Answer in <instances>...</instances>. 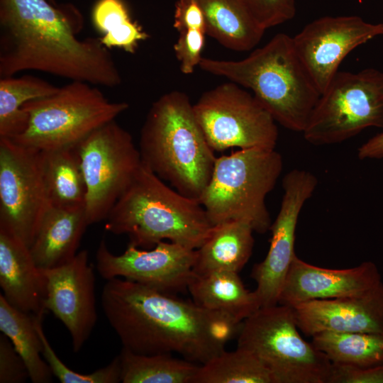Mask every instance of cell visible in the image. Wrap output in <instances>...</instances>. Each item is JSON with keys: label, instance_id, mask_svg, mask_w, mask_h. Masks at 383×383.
I'll use <instances>...</instances> for the list:
<instances>
[{"label": "cell", "instance_id": "1", "mask_svg": "<svg viewBox=\"0 0 383 383\" xmlns=\"http://www.w3.org/2000/svg\"><path fill=\"white\" fill-rule=\"evenodd\" d=\"M84 26L72 4L0 0V77L36 70L71 81L116 87L121 82L99 38L79 39Z\"/></svg>", "mask_w": 383, "mask_h": 383}, {"label": "cell", "instance_id": "2", "mask_svg": "<svg viewBox=\"0 0 383 383\" xmlns=\"http://www.w3.org/2000/svg\"><path fill=\"white\" fill-rule=\"evenodd\" d=\"M101 305L123 348L143 355L174 353L201 365L225 350L243 323L119 277L104 284Z\"/></svg>", "mask_w": 383, "mask_h": 383}, {"label": "cell", "instance_id": "3", "mask_svg": "<svg viewBox=\"0 0 383 383\" xmlns=\"http://www.w3.org/2000/svg\"><path fill=\"white\" fill-rule=\"evenodd\" d=\"M199 67L251 89L275 121L293 131L303 133L321 96L292 37L285 33L275 35L243 60L203 57Z\"/></svg>", "mask_w": 383, "mask_h": 383}, {"label": "cell", "instance_id": "4", "mask_svg": "<svg viewBox=\"0 0 383 383\" xmlns=\"http://www.w3.org/2000/svg\"><path fill=\"white\" fill-rule=\"evenodd\" d=\"M142 162L183 195L199 200L216 157L182 91L166 93L151 106L140 131Z\"/></svg>", "mask_w": 383, "mask_h": 383}, {"label": "cell", "instance_id": "5", "mask_svg": "<svg viewBox=\"0 0 383 383\" xmlns=\"http://www.w3.org/2000/svg\"><path fill=\"white\" fill-rule=\"evenodd\" d=\"M213 227L199 200L167 185L143 162L105 224L106 231L126 235L130 244L145 249L165 240L197 249Z\"/></svg>", "mask_w": 383, "mask_h": 383}, {"label": "cell", "instance_id": "6", "mask_svg": "<svg viewBox=\"0 0 383 383\" xmlns=\"http://www.w3.org/2000/svg\"><path fill=\"white\" fill-rule=\"evenodd\" d=\"M282 168V157L274 149H239L216 157L199 200L211 224L239 221L258 233L270 231L272 221L265 199Z\"/></svg>", "mask_w": 383, "mask_h": 383}, {"label": "cell", "instance_id": "7", "mask_svg": "<svg viewBox=\"0 0 383 383\" xmlns=\"http://www.w3.org/2000/svg\"><path fill=\"white\" fill-rule=\"evenodd\" d=\"M128 107L109 101L95 85L71 81L51 95L26 102L22 108L28 116L26 128L11 140L40 151L74 148Z\"/></svg>", "mask_w": 383, "mask_h": 383}, {"label": "cell", "instance_id": "8", "mask_svg": "<svg viewBox=\"0 0 383 383\" xmlns=\"http://www.w3.org/2000/svg\"><path fill=\"white\" fill-rule=\"evenodd\" d=\"M299 331L293 307H260L243 321L237 347L253 353L273 383H328L332 362Z\"/></svg>", "mask_w": 383, "mask_h": 383}, {"label": "cell", "instance_id": "9", "mask_svg": "<svg viewBox=\"0 0 383 383\" xmlns=\"http://www.w3.org/2000/svg\"><path fill=\"white\" fill-rule=\"evenodd\" d=\"M370 127L383 128V72L338 71L321 94L303 131L314 145L342 143Z\"/></svg>", "mask_w": 383, "mask_h": 383}, {"label": "cell", "instance_id": "10", "mask_svg": "<svg viewBox=\"0 0 383 383\" xmlns=\"http://www.w3.org/2000/svg\"><path fill=\"white\" fill-rule=\"evenodd\" d=\"M86 185L89 225L106 220L142 165L131 134L112 121L75 146Z\"/></svg>", "mask_w": 383, "mask_h": 383}, {"label": "cell", "instance_id": "11", "mask_svg": "<svg viewBox=\"0 0 383 383\" xmlns=\"http://www.w3.org/2000/svg\"><path fill=\"white\" fill-rule=\"evenodd\" d=\"M194 111L211 149H274L278 129L254 95L231 82L204 92Z\"/></svg>", "mask_w": 383, "mask_h": 383}, {"label": "cell", "instance_id": "12", "mask_svg": "<svg viewBox=\"0 0 383 383\" xmlns=\"http://www.w3.org/2000/svg\"><path fill=\"white\" fill-rule=\"evenodd\" d=\"M49 204L40 151L0 138V229L29 247Z\"/></svg>", "mask_w": 383, "mask_h": 383}, {"label": "cell", "instance_id": "13", "mask_svg": "<svg viewBox=\"0 0 383 383\" xmlns=\"http://www.w3.org/2000/svg\"><path fill=\"white\" fill-rule=\"evenodd\" d=\"M196 257V249L165 240L145 250L128 243L123 253L114 255L102 239L96 254L102 278H123L172 295L188 289Z\"/></svg>", "mask_w": 383, "mask_h": 383}, {"label": "cell", "instance_id": "14", "mask_svg": "<svg viewBox=\"0 0 383 383\" xmlns=\"http://www.w3.org/2000/svg\"><path fill=\"white\" fill-rule=\"evenodd\" d=\"M318 184L316 177L304 170L294 169L282 179L284 194L279 213L272 223L270 245L265 259L255 264L251 277L255 281V292L261 307L278 304L287 274L296 255V228L300 212L313 195Z\"/></svg>", "mask_w": 383, "mask_h": 383}, {"label": "cell", "instance_id": "15", "mask_svg": "<svg viewBox=\"0 0 383 383\" xmlns=\"http://www.w3.org/2000/svg\"><path fill=\"white\" fill-rule=\"evenodd\" d=\"M383 35V23L357 16H324L292 37L295 50L321 94L338 72L343 59L357 46Z\"/></svg>", "mask_w": 383, "mask_h": 383}, {"label": "cell", "instance_id": "16", "mask_svg": "<svg viewBox=\"0 0 383 383\" xmlns=\"http://www.w3.org/2000/svg\"><path fill=\"white\" fill-rule=\"evenodd\" d=\"M45 280L43 306L70 333L78 353L89 338L97 320L96 279L86 250L59 267L41 270Z\"/></svg>", "mask_w": 383, "mask_h": 383}, {"label": "cell", "instance_id": "17", "mask_svg": "<svg viewBox=\"0 0 383 383\" xmlns=\"http://www.w3.org/2000/svg\"><path fill=\"white\" fill-rule=\"evenodd\" d=\"M382 282L380 272L371 261L352 268L328 269L311 265L296 255L278 304L294 307L312 300L355 296L372 289Z\"/></svg>", "mask_w": 383, "mask_h": 383}, {"label": "cell", "instance_id": "18", "mask_svg": "<svg viewBox=\"0 0 383 383\" xmlns=\"http://www.w3.org/2000/svg\"><path fill=\"white\" fill-rule=\"evenodd\" d=\"M293 309L306 336L323 331L383 333V282L361 294L312 300Z\"/></svg>", "mask_w": 383, "mask_h": 383}, {"label": "cell", "instance_id": "19", "mask_svg": "<svg viewBox=\"0 0 383 383\" xmlns=\"http://www.w3.org/2000/svg\"><path fill=\"white\" fill-rule=\"evenodd\" d=\"M0 286L13 306L29 314L45 311V280L29 247L13 234L0 229Z\"/></svg>", "mask_w": 383, "mask_h": 383}, {"label": "cell", "instance_id": "20", "mask_svg": "<svg viewBox=\"0 0 383 383\" xmlns=\"http://www.w3.org/2000/svg\"><path fill=\"white\" fill-rule=\"evenodd\" d=\"M88 226L84 207L70 209L49 204L29 246L38 267L55 268L73 259Z\"/></svg>", "mask_w": 383, "mask_h": 383}, {"label": "cell", "instance_id": "21", "mask_svg": "<svg viewBox=\"0 0 383 383\" xmlns=\"http://www.w3.org/2000/svg\"><path fill=\"white\" fill-rule=\"evenodd\" d=\"M254 230L243 221L214 225L196 249L193 271L201 275L216 271L239 272L248 262L254 246Z\"/></svg>", "mask_w": 383, "mask_h": 383}, {"label": "cell", "instance_id": "22", "mask_svg": "<svg viewBox=\"0 0 383 383\" xmlns=\"http://www.w3.org/2000/svg\"><path fill=\"white\" fill-rule=\"evenodd\" d=\"M187 290L200 307L226 313L241 322L261 307L256 292L248 291L235 272L195 274Z\"/></svg>", "mask_w": 383, "mask_h": 383}, {"label": "cell", "instance_id": "23", "mask_svg": "<svg viewBox=\"0 0 383 383\" xmlns=\"http://www.w3.org/2000/svg\"><path fill=\"white\" fill-rule=\"evenodd\" d=\"M205 18L206 34L223 46L248 51L261 40L265 30L243 0H196Z\"/></svg>", "mask_w": 383, "mask_h": 383}, {"label": "cell", "instance_id": "24", "mask_svg": "<svg viewBox=\"0 0 383 383\" xmlns=\"http://www.w3.org/2000/svg\"><path fill=\"white\" fill-rule=\"evenodd\" d=\"M40 159L50 204L85 208L86 185L75 147L40 151Z\"/></svg>", "mask_w": 383, "mask_h": 383}, {"label": "cell", "instance_id": "25", "mask_svg": "<svg viewBox=\"0 0 383 383\" xmlns=\"http://www.w3.org/2000/svg\"><path fill=\"white\" fill-rule=\"evenodd\" d=\"M0 331L11 342L27 367L33 383H48L52 373L43 357V345L32 314L10 304L0 294Z\"/></svg>", "mask_w": 383, "mask_h": 383}, {"label": "cell", "instance_id": "26", "mask_svg": "<svg viewBox=\"0 0 383 383\" xmlns=\"http://www.w3.org/2000/svg\"><path fill=\"white\" fill-rule=\"evenodd\" d=\"M311 338L333 364L367 368L383 363V333L323 331Z\"/></svg>", "mask_w": 383, "mask_h": 383}, {"label": "cell", "instance_id": "27", "mask_svg": "<svg viewBox=\"0 0 383 383\" xmlns=\"http://www.w3.org/2000/svg\"><path fill=\"white\" fill-rule=\"evenodd\" d=\"M59 87L33 76L0 77V138L13 139L26 128L28 116L22 109L30 101L56 92Z\"/></svg>", "mask_w": 383, "mask_h": 383}, {"label": "cell", "instance_id": "28", "mask_svg": "<svg viewBox=\"0 0 383 383\" xmlns=\"http://www.w3.org/2000/svg\"><path fill=\"white\" fill-rule=\"evenodd\" d=\"M118 356L123 383H192L199 367L169 353L143 355L122 348Z\"/></svg>", "mask_w": 383, "mask_h": 383}, {"label": "cell", "instance_id": "29", "mask_svg": "<svg viewBox=\"0 0 383 383\" xmlns=\"http://www.w3.org/2000/svg\"><path fill=\"white\" fill-rule=\"evenodd\" d=\"M91 21L101 35L100 42L108 49L116 48L134 54L139 43L150 37L132 20L123 0H97L92 8Z\"/></svg>", "mask_w": 383, "mask_h": 383}, {"label": "cell", "instance_id": "30", "mask_svg": "<svg viewBox=\"0 0 383 383\" xmlns=\"http://www.w3.org/2000/svg\"><path fill=\"white\" fill-rule=\"evenodd\" d=\"M192 383H273L261 361L248 350H223L199 367Z\"/></svg>", "mask_w": 383, "mask_h": 383}, {"label": "cell", "instance_id": "31", "mask_svg": "<svg viewBox=\"0 0 383 383\" xmlns=\"http://www.w3.org/2000/svg\"><path fill=\"white\" fill-rule=\"evenodd\" d=\"M45 311L32 314L40 335L43 358L55 377L62 383H118L121 382V367L119 356L114 357L106 366L89 374H81L69 368L57 355L44 333L43 319Z\"/></svg>", "mask_w": 383, "mask_h": 383}, {"label": "cell", "instance_id": "32", "mask_svg": "<svg viewBox=\"0 0 383 383\" xmlns=\"http://www.w3.org/2000/svg\"><path fill=\"white\" fill-rule=\"evenodd\" d=\"M248 9L265 29L292 19L296 14L295 0H243Z\"/></svg>", "mask_w": 383, "mask_h": 383}, {"label": "cell", "instance_id": "33", "mask_svg": "<svg viewBox=\"0 0 383 383\" xmlns=\"http://www.w3.org/2000/svg\"><path fill=\"white\" fill-rule=\"evenodd\" d=\"M206 33L201 30H188L179 33L174 45V51L180 62V70L185 74H192L203 58Z\"/></svg>", "mask_w": 383, "mask_h": 383}, {"label": "cell", "instance_id": "34", "mask_svg": "<svg viewBox=\"0 0 383 383\" xmlns=\"http://www.w3.org/2000/svg\"><path fill=\"white\" fill-rule=\"evenodd\" d=\"M29 378L28 372L22 357L11 340L0 335V383H22Z\"/></svg>", "mask_w": 383, "mask_h": 383}, {"label": "cell", "instance_id": "35", "mask_svg": "<svg viewBox=\"0 0 383 383\" xmlns=\"http://www.w3.org/2000/svg\"><path fill=\"white\" fill-rule=\"evenodd\" d=\"M328 383H383V363L367 368L332 363Z\"/></svg>", "mask_w": 383, "mask_h": 383}, {"label": "cell", "instance_id": "36", "mask_svg": "<svg viewBox=\"0 0 383 383\" xmlns=\"http://www.w3.org/2000/svg\"><path fill=\"white\" fill-rule=\"evenodd\" d=\"M173 26L178 33L188 30H201L206 33L204 15L196 0L177 1Z\"/></svg>", "mask_w": 383, "mask_h": 383}, {"label": "cell", "instance_id": "37", "mask_svg": "<svg viewBox=\"0 0 383 383\" xmlns=\"http://www.w3.org/2000/svg\"><path fill=\"white\" fill-rule=\"evenodd\" d=\"M357 157L360 160L383 158V133L363 143L357 150Z\"/></svg>", "mask_w": 383, "mask_h": 383}, {"label": "cell", "instance_id": "38", "mask_svg": "<svg viewBox=\"0 0 383 383\" xmlns=\"http://www.w3.org/2000/svg\"><path fill=\"white\" fill-rule=\"evenodd\" d=\"M50 2L54 4H57L56 0H48Z\"/></svg>", "mask_w": 383, "mask_h": 383}]
</instances>
